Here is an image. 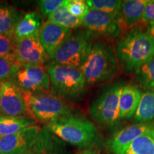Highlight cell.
<instances>
[{"mask_svg": "<svg viewBox=\"0 0 154 154\" xmlns=\"http://www.w3.org/2000/svg\"><path fill=\"white\" fill-rule=\"evenodd\" d=\"M46 125L61 140L80 150L94 147L99 138L95 125L81 116L71 114Z\"/></svg>", "mask_w": 154, "mask_h": 154, "instance_id": "cell-1", "label": "cell"}, {"mask_svg": "<svg viewBox=\"0 0 154 154\" xmlns=\"http://www.w3.org/2000/svg\"><path fill=\"white\" fill-rule=\"evenodd\" d=\"M79 69L88 85L110 81L119 72L116 54L110 44L96 42Z\"/></svg>", "mask_w": 154, "mask_h": 154, "instance_id": "cell-2", "label": "cell"}, {"mask_svg": "<svg viewBox=\"0 0 154 154\" xmlns=\"http://www.w3.org/2000/svg\"><path fill=\"white\" fill-rule=\"evenodd\" d=\"M116 54L126 70L136 71L154 57V41L147 32L134 29L119 40Z\"/></svg>", "mask_w": 154, "mask_h": 154, "instance_id": "cell-3", "label": "cell"}, {"mask_svg": "<svg viewBox=\"0 0 154 154\" xmlns=\"http://www.w3.org/2000/svg\"><path fill=\"white\" fill-rule=\"evenodd\" d=\"M46 70L50 79V92L61 99H78L86 91V84L79 68L49 63Z\"/></svg>", "mask_w": 154, "mask_h": 154, "instance_id": "cell-4", "label": "cell"}, {"mask_svg": "<svg viewBox=\"0 0 154 154\" xmlns=\"http://www.w3.org/2000/svg\"><path fill=\"white\" fill-rule=\"evenodd\" d=\"M29 115L34 120L49 124L72 114V109L61 98L51 92L22 91Z\"/></svg>", "mask_w": 154, "mask_h": 154, "instance_id": "cell-5", "label": "cell"}, {"mask_svg": "<svg viewBox=\"0 0 154 154\" xmlns=\"http://www.w3.org/2000/svg\"><path fill=\"white\" fill-rule=\"evenodd\" d=\"M93 37L94 36L86 30L72 32L49 58L51 63L80 68L91 51Z\"/></svg>", "mask_w": 154, "mask_h": 154, "instance_id": "cell-6", "label": "cell"}, {"mask_svg": "<svg viewBox=\"0 0 154 154\" xmlns=\"http://www.w3.org/2000/svg\"><path fill=\"white\" fill-rule=\"evenodd\" d=\"M123 86L118 84L107 88L91 103L89 113L96 122L108 127H113L121 120L119 96Z\"/></svg>", "mask_w": 154, "mask_h": 154, "instance_id": "cell-7", "label": "cell"}, {"mask_svg": "<svg viewBox=\"0 0 154 154\" xmlns=\"http://www.w3.org/2000/svg\"><path fill=\"white\" fill-rule=\"evenodd\" d=\"M10 80L22 91L49 92L50 79L46 68L42 65L22 64L16 62Z\"/></svg>", "mask_w": 154, "mask_h": 154, "instance_id": "cell-8", "label": "cell"}, {"mask_svg": "<svg viewBox=\"0 0 154 154\" xmlns=\"http://www.w3.org/2000/svg\"><path fill=\"white\" fill-rule=\"evenodd\" d=\"M82 25L94 36L114 39L121 34L116 17L94 9H89L83 19Z\"/></svg>", "mask_w": 154, "mask_h": 154, "instance_id": "cell-9", "label": "cell"}, {"mask_svg": "<svg viewBox=\"0 0 154 154\" xmlns=\"http://www.w3.org/2000/svg\"><path fill=\"white\" fill-rule=\"evenodd\" d=\"M0 113L9 116L30 118L22 91L11 80L0 84Z\"/></svg>", "mask_w": 154, "mask_h": 154, "instance_id": "cell-10", "label": "cell"}, {"mask_svg": "<svg viewBox=\"0 0 154 154\" xmlns=\"http://www.w3.org/2000/svg\"><path fill=\"white\" fill-rule=\"evenodd\" d=\"M41 128L27 127L14 134L0 138V154H19L34 147Z\"/></svg>", "mask_w": 154, "mask_h": 154, "instance_id": "cell-11", "label": "cell"}, {"mask_svg": "<svg viewBox=\"0 0 154 154\" xmlns=\"http://www.w3.org/2000/svg\"><path fill=\"white\" fill-rule=\"evenodd\" d=\"M153 128L154 124L151 123H136L117 131L108 140L109 151L113 154H121L136 138Z\"/></svg>", "mask_w": 154, "mask_h": 154, "instance_id": "cell-12", "label": "cell"}, {"mask_svg": "<svg viewBox=\"0 0 154 154\" xmlns=\"http://www.w3.org/2000/svg\"><path fill=\"white\" fill-rule=\"evenodd\" d=\"M17 62L22 64L42 65L49 59L40 43L38 36L16 41Z\"/></svg>", "mask_w": 154, "mask_h": 154, "instance_id": "cell-13", "label": "cell"}, {"mask_svg": "<svg viewBox=\"0 0 154 154\" xmlns=\"http://www.w3.org/2000/svg\"><path fill=\"white\" fill-rule=\"evenodd\" d=\"M72 34V30L47 20L42 25L38 39L46 54L49 58Z\"/></svg>", "mask_w": 154, "mask_h": 154, "instance_id": "cell-14", "label": "cell"}, {"mask_svg": "<svg viewBox=\"0 0 154 154\" xmlns=\"http://www.w3.org/2000/svg\"><path fill=\"white\" fill-rule=\"evenodd\" d=\"M149 0H126L123 1L117 17L121 33L134 29L140 22L145 7Z\"/></svg>", "mask_w": 154, "mask_h": 154, "instance_id": "cell-15", "label": "cell"}, {"mask_svg": "<svg viewBox=\"0 0 154 154\" xmlns=\"http://www.w3.org/2000/svg\"><path fill=\"white\" fill-rule=\"evenodd\" d=\"M33 149L35 154H72L66 142L61 140L48 128H41Z\"/></svg>", "mask_w": 154, "mask_h": 154, "instance_id": "cell-16", "label": "cell"}, {"mask_svg": "<svg viewBox=\"0 0 154 154\" xmlns=\"http://www.w3.org/2000/svg\"><path fill=\"white\" fill-rule=\"evenodd\" d=\"M43 24L42 17L38 13L35 11L26 13L19 19L15 26L13 32L14 39L17 41L23 38L38 36Z\"/></svg>", "mask_w": 154, "mask_h": 154, "instance_id": "cell-17", "label": "cell"}, {"mask_svg": "<svg viewBox=\"0 0 154 154\" xmlns=\"http://www.w3.org/2000/svg\"><path fill=\"white\" fill-rule=\"evenodd\" d=\"M141 91L134 85H124L119 96V113L121 120L134 117L141 97Z\"/></svg>", "mask_w": 154, "mask_h": 154, "instance_id": "cell-18", "label": "cell"}, {"mask_svg": "<svg viewBox=\"0 0 154 154\" xmlns=\"http://www.w3.org/2000/svg\"><path fill=\"white\" fill-rule=\"evenodd\" d=\"M36 121L26 117H13L0 113V138L14 134L27 127L35 125Z\"/></svg>", "mask_w": 154, "mask_h": 154, "instance_id": "cell-19", "label": "cell"}, {"mask_svg": "<svg viewBox=\"0 0 154 154\" xmlns=\"http://www.w3.org/2000/svg\"><path fill=\"white\" fill-rule=\"evenodd\" d=\"M22 14L11 5L0 4V35H13Z\"/></svg>", "mask_w": 154, "mask_h": 154, "instance_id": "cell-20", "label": "cell"}, {"mask_svg": "<svg viewBox=\"0 0 154 154\" xmlns=\"http://www.w3.org/2000/svg\"><path fill=\"white\" fill-rule=\"evenodd\" d=\"M134 119L137 123H149L154 120V91L142 93Z\"/></svg>", "mask_w": 154, "mask_h": 154, "instance_id": "cell-21", "label": "cell"}, {"mask_svg": "<svg viewBox=\"0 0 154 154\" xmlns=\"http://www.w3.org/2000/svg\"><path fill=\"white\" fill-rule=\"evenodd\" d=\"M121 154H154V128L136 138Z\"/></svg>", "mask_w": 154, "mask_h": 154, "instance_id": "cell-22", "label": "cell"}, {"mask_svg": "<svg viewBox=\"0 0 154 154\" xmlns=\"http://www.w3.org/2000/svg\"><path fill=\"white\" fill-rule=\"evenodd\" d=\"M48 19L70 30L79 28L83 23V20L73 16L64 6L61 7L49 14Z\"/></svg>", "mask_w": 154, "mask_h": 154, "instance_id": "cell-23", "label": "cell"}, {"mask_svg": "<svg viewBox=\"0 0 154 154\" xmlns=\"http://www.w3.org/2000/svg\"><path fill=\"white\" fill-rule=\"evenodd\" d=\"M138 84L148 91H154V57L136 70Z\"/></svg>", "mask_w": 154, "mask_h": 154, "instance_id": "cell-24", "label": "cell"}, {"mask_svg": "<svg viewBox=\"0 0 154 154\" xmlns=\"http://www.w3.org/2000/svg\"><path fill=\"white\" fill-rule=\"evenodd\" d=\"M122 2L117 0H88L86 2L90 9L108 13L117 18Z\"/></svg>", "mask_w": 154, "mask_h": 154, "instance_id": "cell-25", "label": "cell"}, {"mask_svg": "<svg viewBox=\"0 0 154 154\" xmlns=\"http://www.w3.org/2000/svg\"><path fill=\"white\" fill-rule=\"evenodd\" d=\"M15 50L16 40L14 35H0V57L9 58L17 61Z\"/></svg>", "mask_w": 154, "mask_h": 154, "instance_id": "cell-26", "label": "cell"}, {"mask_svg": "<svg viewBox=\"0 0 154 154\" xmlns=\"http://www.w3.org/2000/svg\"><path fill=\"white\" fill-rule=\"evenodd\" d=\"M64 7L73 16L82 20L90 9L86 1L83 0H67Z\"/></svg>", "mask_w": 154, "mask_h": 154, "instance_id": "cell-27", "label": "cell"}, {"mask_svg": "<svg viewBox=\"0 0 154 154\" xmlns=\"http://www.w3.org/2000/svg\"><path fill=\"white\" fill-rule=\"evenodd\" d=\"M66 1L67 0H40L38 2V8L42 14L48 17L57 9L64 6Z\"/></svg>", "mask_w": 154, "mask_h": 154, "instance_id": "cell-28", "label": "cell"}, {"mask_svg": "<svg viewBox=\"0 0 154 154\" xmlns=\"http://www.w3.org/2000/svg\"><path fill=\"white\" fill-rule=\"evenodd\" d=\"M16 62L14 59L0 57V84L10 80L13 67Z\"/></svg>", "mask_w": 154, "mask_h": 154, "instance_id": "cell-29", "label": "cell"}, {"mask_svg": "<svg viewBox=\"0 0 154 154\" xmlns=\"http://www.w3.org/2000/svg\"><path fill=\"white\" fill-rule=\"evenodd\" d=\"M140 22L148 24L154 22V0H149L146 5Z\"/></svg>", "mask_w": 154, "mask_h": 154, "instance_id": "cell-30", "label": "cell"}, {"mask_svg": "<svg viewBox=\"0 0 154 154\" xmlns=\"http://www.w3.org/2000/svg\"><path fill=\"white\" fill-rule=\"evenodd\" d=\"M75 154H101V153L98 149H96L94 147H91L88 148V149L79 150V151Z\"/></svg>", "mask_w": 154, "mask_h": 154, "instance_id": "cell-31", "label": "cell"}, {"mask_svg": "<svg viewBox=\"0 0 154 154\" xmlns=\"http://www.w3.org/2000/svg\"><path fill=\"white\" fill-rule=\"evenodd\" d=\"M147 33L154 41V22L149 24L147 29Z\"/></svg>", "mask_w": 154, "mask_h": 154, "instance_id": "cell-32", "label": "cell"}, {"mask_svg": "<svg viewBox=\"0 0 154 154\" xmlns=\"http://www.w3.org/2000/svg\"><path fill=\"white\" fill-rule=\"evenodd\" d=\"M19 154H35V152H34L33 148H32V149L28 150V151H26L23 152V153H21Z\"/></svg>", "mask_w": 154, "mask_h": 154, "instance_id": "cell-33", "label": "cell"}]
</instances>
